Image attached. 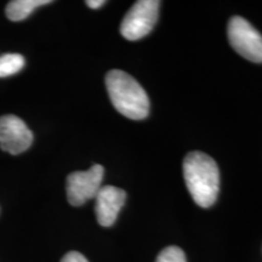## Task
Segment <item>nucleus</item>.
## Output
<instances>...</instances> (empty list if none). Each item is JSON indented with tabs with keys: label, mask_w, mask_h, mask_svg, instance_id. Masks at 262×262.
<instances>
[{
	"label": "nucleus",
	"mask_w": 262,
	"mask_h": 262,
	"mask_svg": "<svg viewBox=\"0 0 262 262\" xmlns=\"http://www.w3.org/2000/svg\"><path fill=\"white\" fill-rule=\"evenodd\" d=\"M183 176L195 204L210 208L220 188V172L215 160L198 150L188 153L183 160Z\"/></svg>",
	"instance_id": "f257e3e1"
},
{
	"label": "nucleus",
	"mask_w": 262,
	"mask_h": 262,
	"mask_svg": "<svg viewBox=\"0 0 262 262\" xmlns=\"http://www.w3.org/2000/svg\"><path fill=\"white\" fill-rule=\"evenodd\" d=\"M106 88L114 108L124 117L142 120L148 116V96L130 74L119 70L110 71L106 75Z\"/></svg>",
	"instance_id": "f03ea898"
},
{
	"label": "nucleus",
	"mask_w": 262,
	"mask_h": 262,
	"mask_svg": "<svg viewBox=\"0 0 262 262\" xmlns=\"http://www.w3.org/2000/svg\"><path fill=\"white\" fill-rule=\"evenodd\" d=\"M231 47L247 60L262 63V35L247 19L234 16L228 22Z\"/></svg>",
	"instance_id": "7ed1b4c3"
},
{
	"label": "nucleus",
	"mask_w": 262,
	"mask_h": 262,
	"mask_svg": "<svg viewBox=\"0 0 262 262\" xmlns=\"http://www.w3.org/2000/svg\"><path fill=\"white\" fill-rule=\"evenodd\" d=\"M160 2L140 0L133 5L124 17L120 33L127 40H139L146 37L158 19Z\"/></svg>",
	"instance_id": "20e7f679"
},
{
	"label": "nucleus",
	"mask_w": 262,
	"mask_h": 262,
	"mask_svg": "<svg viewBox=\"0 0 262 262\" xmlns=\"http://www.w3.org/2000/svg\"><path fill=\"white\" fill-rule=\"evenodd\" d=\"M104 169L95 164L86 171H75L67 178V198L71 205L80 206L96 196L102 183Z\"/></svg>",
	"instance_id": "39448f33"
},
{
	"label": "nucleus",
	"mask_w": 262,
	"mask_h": 262,
	"mask_svg": "<svg viewBox=\"0 0 262 262\" xmlns=\"http://www.w3.org/2000/svg\"><path fill=\"white\" fill-rule=\"evenodd\" d=\"M33 134L18 117L8 114L0 117V147L10 155H21L32 146Z\"/></svg>",
	"instance_id": "423d86ee"
},
{
	"label": "nucleus",
	"mask_w": 262,
	"mask_h": 262,
	"mask_svg": "<svg viewBox=\"0 0 262 262\" xmlns=\"http://www.w3.org/2000/svg\"><path fill=\"white\" fill-rule=\"evenodd\" d=\"M95 201L97 222L102 227H111L116 222L120 209L125 204L126 193L114 186H104L97 192Z\"/></svg>",
	"instance_id": "0eeeda50"
},
{
	"label": "nucleus",
	"mask_w": 262,
	"mask_h": 262,
	"mask_svg": "<svg viewBox=\"0 0 262 262\" xmlns=\"http://www.w3.org/2000/svg\"><path fill=\"white\" fill-rule=\"evenodd\" d=\"M50 0H14L6 5V17L11 21H24L39 6L50 4Z\"/></svg>",
	"instance_id": "6e6552de"
},
{
	"label": "nucleus",
	"mask_w": 262,
	"mask_h": 262,
	"mask_svg": "<svg viewBox=\"0 0 262 262\" xmlns=\"http://www.w3.org/2000/svg\"><path fill=\"white\" fill-rule=\"evenodd\" d=\"M25 57L19 54H5L0 56V78L18 73L25 67Z\"/></svg>",
	"instance_id": "1a4fd4ad"
},
{
	"label": "nucleus",
	"mask_w": 262,
	"mask_h": 262,
	"mask_svg": "<svg viewBox=\"0 0 262 262\" xmlns=\"http://www.w3.org/2000/svg\"><path fill=\"white\" fill-rule=\"evenodd\" d=\"M156 262H187L185 253L179 247H168L163 249Z\"/></svg>",
	"instance_id": "9d476101"
},
{
	"label": "nucleus",
	"mask_w": 262,
	"mask_h": 262,
	"mask_svg": "<svg viewBox=\"0 0 262 262\" xmlns=\"http://www.w3.org/2000/svg\"><path fill=\"white\" fill-rule=\"evenodd\" d=\"M61 262H89L86 260V257L83 254L78 253V251H70L62 257Z\"/></svg>",
	"instance_id": "9b49d317"
},
{
	"label": "nucleus",
	"mask_w": 262,
	"mask_h": 262,
	"mask_svg": "<svg viewBox=\"0 0 262 262\" xmlns=\"http://www.w3.org/2000/svg\"><path fill=\"white\" fill-rule=\"evenodd\" d=\"M104 4H106V2H103V0H88L86 2V5L90 9H100Z\"/></svg>",
	"instance_id": "f8f14e48"
}]
</instances>
